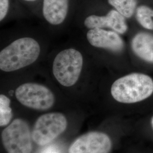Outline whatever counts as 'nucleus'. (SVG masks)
<instances>
[{
  "label": "nucleus",
  "instance_id": "1a4fd4ad",
  "mask_svg": "<svg viewBox=\"0 0 153 153\" xmlns=\"http://www.w3.org/2000/svg\"><path fill=\"white\" fill-rule=\"evenodd\" d=\"M126 18L116 10H111L104 16H88L84 21V25L88 30L109 28L119 34H124L128 30Z\"/></svg>",
  "mask_w": 153,
  "mask_h": 153
},
{
  "label": "nucleus",
  "instance_id": "9d476101",
  "mask_svg": "<svg viewBox=\"0 0 153 153\" xmlns=\"http://www.w3.org/2000/svg\"><path fill=\"white\" fill-rule=\"evenodd\" d=\"M68 11L69 0H43V15L52 25H59L64 22Z\"/></svg>",
  "mask_w": 153,
  "mask_h": 153
},
{
  "label": "nucleus",
  "instance_id": "423d86ee",
  "mask_svg": "<svg viewBox=\"0 0 153 153\" xmlns=\"http://www.w3.org/2000/svg\"><path fill=\"white\" fill-rule=\"evenodd\" d=\"M15 96L23 105L31 109L46 111L54 105L53 93L43 85L28 82L16 88Z\"/></svg>",
  "mask_w": 153,
  "mask_h": 153
},
{
  "label": "nucleus",
  "instance_id": "a211bd4d",
  "mask_svg": "<svg viewBox=\"0 0 153 153\" xmlns=\"http://www.w3.org/2000/svg\"><path fill=\"white\" fill-rule=\"evenodd\" d=\"M26 1H28V2H33V1H35L36 0H25Z\"/></svg>",
  "mask_w": 153,
  "mask_h": 153
},
{
  "label": "nucleus",
  "instance_id": "39448f33",
  "mask_svg": "<svg viewBox=\"0 0 153 153\" xmlns=\"http://www.w3.org/2000/svg\"><path fill=\"white\" fill-rule=\"evenodd\" d=\"M67 125V119L61 113L52 112L42 115L33 127V141L39 146L47 145L65 131Z\"/></svg>",
  "mask_w": 153,
  "mask_h": 153
},
{
  "label": "nucleus",
  "instance_id": "9b49d317",
  "mask_svg": "<svg viewBox=\"0 0 153 153\" xmlns=\"http://www.w3.org/2000/svg\"><path fill=\"white\" fill-rule=\"evenodd\" d=\"M131 48L143 60L153 63V35L147 33L136 34L131 40Z\"/></svg>",
  "mask_w": 153,
  "mask_h": 153
},
{
  "label": "nucleus",
  "instance_id": "dca6fc26",
  "mask_svg": "<svg viewBox=\"0 0 153 153\" xmlns=\"http://www.w3.org/2000/svg\"><path fill=\"white\" fill-rule=\"evenodd\" d=\"M150 127L152 129L153 131V116L151 117L150 120Z\"/></svg>",
  "mask_w": 153,
  "mask_h": 153
},
{
  "label": "nucleus",
  "instance_id": "f257e3e1",
  "mask_svg": "<svg viewBox=\"0 0 153 153\" xmlns=\"http://www.w3.org/2000/svg\"><path fill=\"white\" fill-rule=\"evenodd\" d=\"M41 48L35 39L23 37L15 40L0 52V69L5 72L20 70L38 59Z\"/></svg>",
  "mask_w": 153,
  "mask_h": 153
},
{
  "label": "nucleus",
  "instance_id": "20e7f679",
  "mask_svg": "<svg viewBox=\"0 0 153 153\" xmlns=\"http://www.w3.org/2000/svg\"><path fill=\"white\" fill-rule=\"evenodd\" d=\"M3 146L7 153H31L32 132L27 123L16 119L5 128L1 134Z\"/></svg>",
  "mask_w": 153,
  "mask_h": 153
},
{
  "label": "nucleus",
  "instance_id": "f8f14e48",
  "mask_svg": "<svg viewBox=\"0 0 153 153\" xmlns=\"http://www.w3.org/2000/svg\"><path fill=\"white\" fill-rule=\"evenodd\" d=\"M108 2L126 18L133 16L137 4V0H108Z\"/></svg>",
  "mask_w": 153,
  "mask_h": 153
},
{
  "label": "nucleus",
  "instance_id": "ddd939ff",
  "mask_svg": "<svg viewBox=\"0 0 153 153\" xmlns=\"http://www.w3.org/2000/svg\"><path fill=\"white\" fill-rule=\"evenodd\" d=\"M136 19L143 27L153 30V10L146 6L142 5L137 7Z\"/></svg>",
  "mask_w": 153,
  "mask_h": 153
},
{
  "label": "nucleus",
  "instance_id": "2eb2a0df",
  "mask_svg": "<svg viewBox=\"0 0 153 153\" xmlns=\"http://www.w3.org/2000/svg\"><path fill=\"white\" fill-rule=\"evenodd\" d=\"M9 0H0V21H2L8 13Z\"/></svg>",
  "mask_w": 153,
  "mask_h": 153
},
{
  "label": "nucleus",
  "instance_id": "4468645a",
  "mask_svg": "<svg viewBox=\"0 0 153 153\" xmlns=\"http://www.w3.org/2000/svg\"><path fill=\"white\" fill-rule=\"evenodd\" d=\"M11 100L4 94L0 95V126H7L13 117Z\"/></svg>",
  "mask_w": 153,
  "mask_h": 153
},
{
  "label": "nucleus",
  "instance_id": "f03ea898",
  "mask_svg": "<svg viewBox=\"0 0 153 153\" xmlns=\"http://www.w3.org/2000/svg\"><path fill=\"white\" fill-rule=\"evenodd\" d=\"M111 94L121 103L140 102L153 94V80L146 74L134 73L119 78L112 85Z\"/></svg>",
  "mask_w": 153,
  "mask_h": 153
},
{
  "label": "nucleus",
  "instance_id": "6e6552de",
  "mask_svg": "<svg viewBox=\"0 0 153 153\" xmlns=\"http://www.w3.org/2000/svg\"><path fill=\"white\" fill-rule=\"evenodd\" d=\"M88 43L92 46L108 49L114 52H120L124 48V42L119 35L114 31L103 28L89 30L86 34Z\"/></svg>",
  "mask_w": 153,
  "mask_h": 153
},
{
  "label": "nucleus",
  "instance_id": "f3484780",
  "mask_svg": "<svg viewBox=\"0 0 153 153\" xmlns=\"http://www.w3.org/2000/svg\"><path fill=\"white\" fill-rule=\"evenodd\" d=\"M44 153H56L55 152H53L52 151H49V150H47L46 152H45Z\"/></svg>",
  "mask_w": 153,
  "mask_h": 153
},
{
  "label": "nucleus",
  "instance_id": "0eeeda50",
  "mask_svg": "<svg viewBox=\"0 0 153 153\" xmlns=\"http://www.w3.org/2000/svg\"><path fill=\"white\" fill-rule=\"evenodd\" d=\"M112 142L102 131H90L78 137L70 146L69 153H109Z\"/></svg>",
  "mask_w": 153,
  "mask_h": 153
},
{
  "label": "nucleus",
  "instance_id": "7ed1b4c3",
  "mask_svg": "<svg viewBox=\"0 0 153 153\" xmlns=\"http://www.w3.org/2000/svg\"><path fill=\"white\" fill-rule=\"evenodd\" d=\"M83 67V57L74 48H67L56 56L52 73L56 79L65 87H71L78 81Z\"/></svg>",
  "mask_w": 153,
  "mask_h": 153
}]
</instances>
